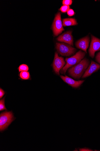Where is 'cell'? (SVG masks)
I'll use <instances>...</instances> for the list:
<instances>
[{"instance_id":"obj_15","label":"cell","mask_w":100,"mask_h":151,"mask_svg":"<svg viewBox=\"0 0 100 151\" xmlns=\"http://www.w3.org/2000/svg\"><path fill=\"white\" fill-rule=\"evenodd\" d=\"M5 98L0 100V111H1L5 110H7L5 104Z\"/></svg>"},{"instance_id":"obj_18","label":"cell","mask_w":100,"mask_h":151,"mask_svg":"<svg viewBox=\"0 0 100 151\" xmlns=\"http://www.w3.org/2000/svg\"><path fill=\"white\" fill-rule=\"evenodd\" d=\"M68 15L70 17H71L74 16L75 14V12L74 10L71 9H70L67 11Z\"/></svg>"},{"instance_id":"obj_9","label":"cell","mask_w":100,"mask_h":151,"mask_svg":"<svg viewBox=\"0 0 100 151\" xmlns=\"http://www.w3.org/2000/svg\"><path fill=\"white\" fill-rule=\"evenodd\" d=\"M89 38L87 36L77 41L76 43V46L78 48L87 53V50L89 47Z\"/></svg>"},{"instance_id":"obj_7","label":"cell","mask_w":100,"mask_h":151,"mask_svg":"<svg viewBox=\"0 0 100 151\" xmlns=\"http://www.w3.org/2000/svg\"><path fill=\"white\" fill-rule=\"evenodd\" d=\"M100 50V40L91 35V41L89 50V55L93 58L95 52Z\"/></svg>"},{"instance_id":"obj_13","label":"cell","mask_w":100,"mask_h":151,"mask_svg":"<svg viewBox=\"0 0 100 151\" xmlns=\"http://www.w3.org/2000/svg\"><path fill=\"white\" fill-rule=\"evenodd\" d=\"M20 76L23 80H28L30 78V73L27 71L21 72L20 74Z\"/></svg>"},{"instance_id":"obj_16","label":"cell","mask_w":100,"mask_h":151,"mask_svg":"<svg viewBox=\"0 0 100 151\" xmlns=\"http://www.w3.org/2000/svg\"><path fill=\"white\" fill-rule=\"evenodd\" d=\"M70 9L69 6L63 5L60 9V10L62 12H66Z\"/></svg>"},{"instance_id":"obj_3","label":"cell","mask_w":100,"mask_h":151,"mask_svg":"<svg viewBox=\"0 0 100 151\" xmlns=\"http://www.w3.org/2000/svg\"><path fill=\"white\" fill-rule=\"evenodd\" d=\"M15 119L11 111L1 113L0 114V131L2 132L6 129Z\"/></svg>"},{"instance_id":"obj_2","label":"cell","mask_w":100,"mask_h":151,"mask_svg":"<svg viewBox=\"0 0 100 151\" xmlns=\"http://www.w3.org/2000/svg\"><path fill=\"white\" fill-rule=\"evenodd\" d=\"M85 53L81 50L77 52L74 55L69 58H66L67 63L65 66L61 70V73L65 74L68 68L80 63L85 56Z\"/></svg>"},{"instance_id":"obj_20","label":"cell","mask_w":100,"mask_h":151,"mask_svg":"<svg viewBox=\"0 0 100 151\" xmlns=\"http://www.w3.org/2000/svg\"><path fill=\"white\" fill-rule=\"evenodd\" d=\"M96 60L97 62L100 64V52L98 53L97 54L96 57Z\"/></svg>"},{"instance_id":"obj_6","label":"cell","mask_w":100,"mask_h":151,"mask_svg":"<svg viewBox=\"0 0 100 151\" xmlns=\"http://www.w3.org/2000/svg\"><path fill=\"white\" fill-rule=\"evenodd\" d=\"M66 63L64 58L60 57L57 52H56L53 63V67L55 73L60 75V71Z\"/></svg>"},{"instance_id":"obj_12","label":"cell","mask_w":100,"mask_h":151,"mask_svg":"<svg viewBox=\"0 0 100 151\" xmlns=\"http://www.w3.org/2000/svg\"><path fill=\"white\" fill-rule=\"evenodd\" d=\"M63 25L64 26L75 25L77 24V20L74 18H66L62 20Z\"/></svg>"},{"instance_id":"obj_1","label":"cell","mask_w":100,"mask_h":151,"mask_svg":"<svg viewBox=\"0 0 100 151\" xmlns=\"http://www.w3.org/2000/svg\"><path fill=\"white\" fill-rule=\"evenodd\" d=\"M89 64L88 59H84L76 65L69 68V75L75 79H79L83 75Z\"/></svg>"},{"instance_id":"obj_10","label":"cell","mask_w":100,"mask_h":151,"mask_svg":"<svg viewBox=\"0 0 100 151\" xmlns=\"http://www.w3.org/2000/svg\"><path fill=\"white\" fill-rule=\"evenodd\" d=\"M60 77L65 83L75 88L79 87L84 81V80L75 81L67 76H61Z\"/></svg>"},{"instance_id":"obj_14","label":"cell","mask_w":100,"mask_h":151,"mask_svg":"<svg viewBox=\"0 0 100 151\" xmlns=\"http://www.w3.org/2000/svg\"><path fill=\"white\" fill-rule=\"evenodd\" d=\"M19 72L22 71H27L29 70L28 66L26 64H22L18 68Z\"/></svg>"},{"instance_id":"obj_17","label":"cell","mask_w":100,"mask_h":151,"mask_svg":"<svg viewBox=\"0 0 100 151\" xmlns=\"http://www.w3.org/2000/svg\"><path fill=\"white\" fill-rule=\"evenodd\" d=\"M72 1L71 0H64L62 2L64 5L69 6L72 4Z\"/></svg>"},{"instance_id":"obj_4","label":"cell","mask_w":100,"mask_h":151,"mask_svg":"<svg viewBox=\"0 0 100 151\" xmlns=\"http://www.w3.org/2000/svg\"><path fill=\"white\" fill-rule=\"evenodd\" d=\"M56 49L62 56L69 57L74 54L76 50L69 44L57 43Z\"/></svg>"},{"instance_id":"obj_11","label":"cell","mask_w":100,"mask_h":151,"mask_svg":"<svg viewBox=\"0 0 100 151\" xmlns=\"http://www.w3.org/2000/svg\"><path fill=\"white\" fill-rule=\"evenodd\" d=\"M100 68V65L99 64L92 61L88 69L85 70L82 77V78H85L90 76L93 73L99 70Z\"/></svg>"},{"instance_id":"obj_8","label":"cell","mask_w":100,"mask_h":151,"mask_svg":"<svg viewBox=\"0 0 100 151\" xmlns=\"http://www.w3.org/2000/svg\"><path fill=\"white\" fill-rule=\"evenodd\" d=\"M57 40L59 42H64L71 46L73 45V39L72 32L68 31L60 36Z\"/></svg>"},{"instance_id":"obj_5","label":"cell","mask_w":100,"mask_h":151,"mask_svg":"<svg viewBox=\"0 0 100 151\" xmlns=\"http://www.w3.org/2000/svg\"><path fill=\"white\" fill-rule=\"evenodd\" d=\"M52 29L55 36L61 34L65 30L63 28L61 18V14L59 12L55 16L52 25Z\"/></svg>"},{"instance_id":"obj_21","label":"cell","mask_w":100,"mask_h":151,"mask_svg":"<svg viewBox=\"0 0 100 151\" xmlns=\"http://www.w3.org/2000/svg\"><path fill=\"white\" fill-rule=\"evenodd\" d=\"M80 151H92L90 149H86V148H84V149H81L79 150Z\"/></svg>"},{"instance_id":"obj_19","label":"cell","mask_w":100,"mask_h":151,"mask_svg":"<svg viewBox=\"0 0 100 151\" xmlns=\"http://www.w3.org/2000/svg\"><path fill=\"white\" fill-rule=\"evenodd\" d=\"M5 91L1 88H0V99H2L5 94Z\"/></svg>"}]
</instances>
